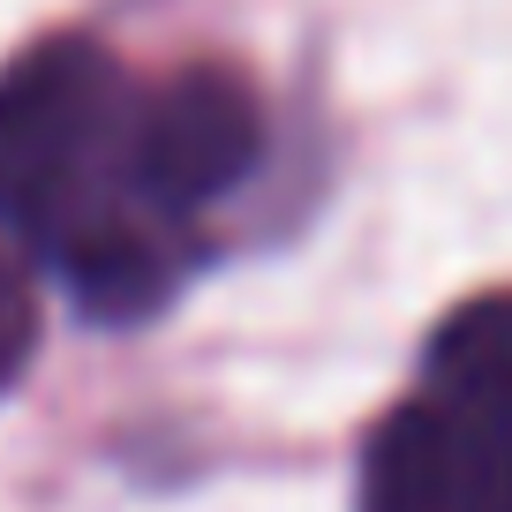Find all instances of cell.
<instances>
[{
    "instance_id": "7a4b0ae2",
    "label": "cell",
    "mask_w": 512,
    "mask_h": 512,
    "mask_svg": "<svg viewBox=\"0 0 512 512\" xmlns=\"http://www.w3.org/2000/svg\"><path fill=\"white\" fill-rule=\"evenodd\" d=\"M362 512H512V400L422 384L369 437Z\"/></svg>"
},
{
    "instance_id": "5b68a950",
    "label": "cell",
    "mask_w": 512,
    "mask_h": 512,
    "mask_svg": "<svg viewBox=\"0 0 512 512\" xmlns=\"http://www.w3.org/2000/svg\"><path fill=\"white\" fill-rule=\"evenodd\" d=\"M38 354V279L16 256V241L0 234V392L31 369Z\"/></svg>"
},
{
    "instance_id": "6da1fadb",
    "label": "cell",
    "mask_w": 512,
    "mask_h": 512,
    "mask_svg": "<svg viewBox=\"0 0 512 512\" xmlns=\"http://www.w3.org/2000/svg\"><path fill=\"white\" fill-rule=\"evenodd\" d=\"M136 83L98 38H46L0 76V234L61 256L76 234L159 211L128 174Z\"/></svg>"
},
{
    "instance_id": "3957f363",
    "label": "cell",
    "mask_w": 512,
    "mask_h": 512,
    "mask_svg": "<svg viewBox=\"0 0 512 512\" xmlns=\"http://www.w3.org/2000/svg\"><path fill=\"white\" fill-rule=\"evenodd\" d=\"M256 159H264V98L241 68L196 61L151 83V91H136L128 174H136V196L159 204L166 219L219 204L226 189L249 181Z\"/></svg>"
},
{
    "instance_id": "277c9868",
    "label": "cell",
    "mask_w": 512,
    "mask_h": 512,
    "mask_svg": "<svg viewBox=\"0 0 512 512\" xmlns=\"http://www.w3.org/2000/svg\"><path fill=\"white\" fill-rule=\"evenodd\" d=\"M422 384L437 392H475V400H512V294H475L430 332Z\"/></svg>"
}]
</instances>
